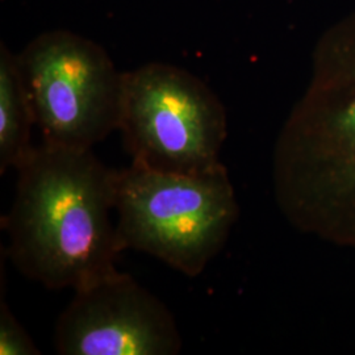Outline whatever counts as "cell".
Returning a JSON list of instances; mask_svg holds the SVG:
<instances>
[{
  "label": "cell",
  "mask_w": 355,
  "mask_h": 355,
  "mask_svg": "<svg viewBox=\"0 0 355 355\" xmlns=\"http://www.w3.org/2000/svg\"><path fill=\"white\" fill-rule=\"evenodd\" d=\"M36 125L17 54L0 44V174L16 168L32 152Z\"/></svg>",
  "instance_id": "obj_7"
},
{
  "label": "cell",
  "mask_w": 355,
  "mask_h": 355,
  "mask_svg": "<svg viewBox=\"0 0 355 355\" xmlns=\"http://www.w3.org/2000/svg\"><path fill=\"white\" fill-rule=\"evenodd\" d=\"M0 354L37 355V346L20 321L15 318L7 302H0Z\"/></svg>",
  "instance_id": "obj_8"
},
{
  "label": "cell",
  "mask_w": 355,
  "mask_h": 355,
  "mask_svg": "<svg viewBox=\"0 0 355 355\" xmlns=\"http://www.w3.org/2000/svg\"><path fill=\"white\" fill-rule=\"evenodd\" d=\"M17 60L44 144L89 150L119 130L124 73L99 44L51 31L33 38Z\"/></svg>",
  "instance_id": "obj_5"
},
{
  "label": "cell",
  "mask_w": 355,
  "mask_h": 355,
  "mask_svg": "<svg viewBox=\"0 0 355 355\" xmlns=\"http://www.w3.org/2000/svg\"><path fill=\"white\" fill-rule=\"evenodd\" d=\"M116 241L195 278L224 248L239 217L225 166L168 174L137 166L117 170Z\"/></svg>",
  "instance_id": "obj_3"
},
{
  "label": "cell",
  "mask_w": 355,
  "mask_h": 355,
  "mask_svg": "<svg viewBox=\"0 0 355 355\" xmlns=\"http://www.w3.org/2000/svg\"><path fill=\"white\" fill-rule=\"evenodd\" d=\"M54 343L62 355H175L183 346L170 309L120 271L76 290Z\"/></svg>",
  "instance_id": "obj_6"
},
{
  "label": "cell",
  "mask_w": 355,
  "mask_h": 355,
  "mask_svg": "<svg viewBox=\"0 0 355 355\" xmlns=\"http://www.w3.org/2000/svg\"><path fill=\"white\" fill-rule=\"evenodd\" d=\"M15 170V199L1 218L13 266L48 290L76 291L116 272L117 170L92 149L44 142Z\"/></svg>",
  "instance_id": "obj_2"
},
{
  "label": "cell",
  "mask_w": 355,
  "mask_h": 355,
  "mask_svg": "<svg viewBox=\"0 0 355 355\" xmlns=\"http://www.w3.org/2000/svg\"><path fill=\"white\" fill-rule=\"evenodd\" d=\"M272 180L292 227L355 250V13L318 42L275 144Z\"/></svg>",
  "instance_id": "obj_1"
},
{
  "label": "cell",
  "mask_w": 355,
  "mask_h": 355,
  "mask_svg": "<svg viewBox=\"0 0 355 355\" xmlns=\"http://www.w3.org/2000/svg\"><path fill=\"white\" fill-rule=\"evenodd\" d=\"M119 132L130 165L200 174L221 165L228 119L224 104L200 78L152 62L124 73Z\"/></svg>",
  "instance_id": "obj_4"
}]
</instances>
